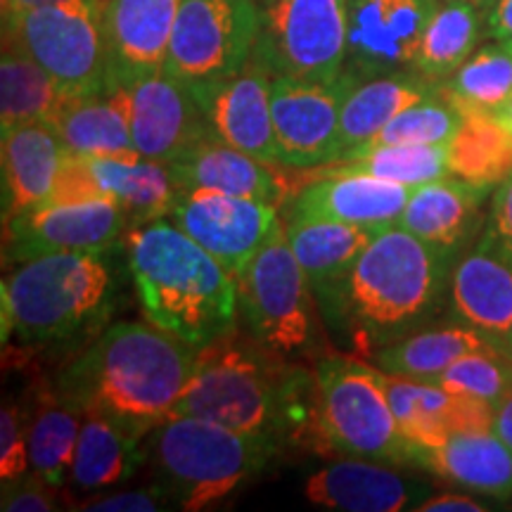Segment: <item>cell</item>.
<instances>
[{
    "label": "cell",
    "instance_id": "cell-41",
    "mask_svg": "<svg viewBox=\"0 0 512 512\" xmlns=\"http://www.w3.org/2000/svg\"><path fill=\"white\" fill-rule=\"evenodd\" d=\"M27 415L22 401H3L0 411V479H15L29 472Z\"/></svg>",
    "mask_w": 512,
    "mask_h": 512
},
{
    "label": "cell",
    "instance_id": "cell-22",
    "mask_svg": "<svg viewBox=\"0 0 512 512\" xmlns=\"http://www.w3.org/2000/svg\"><path fill=\"white\" fill-rule=\"evenodd\" d=\"M183 0H105L110 83L131 88L164 69Z\"/></svg>",
    "mask_w": 512,
    "mask_h": 512
},
{
    "label": "cell",
    "instance_id": "cell-21",
    "mask_svg": "<svg viewBox=\"0 0 512 512\" xmlns=\"http://www.w3.org/2000/svg\"><path fill=\"white\" fill-rule=\"evenodd\" d=\"M306 501L337 512H403L418 510L432 496L422 484L377 460L344 458L320 467L304 482Z\"/></svg>",
    "mask_w": 512,
    "mask_h": 512
},
{
    "label": "cell",
    "instance_id": "cell-53",
    "mask_svg": "<svg viewBox=\"0 0 512 512\" xmlns=\"http://www.w3.org/2000/svg\"><path fill=\"white\" fill-rule=\"evenodd\" d=\"M503 43H508V46H510V48H512V41H503Z\"/></svg>",
    "mask_w": 512,
    "mask_h": 512
},
{
    "label": "cell",
    "instance_id": "cell-8",
    "mask_svg": "<svg viewBox=\"0 0 512 512\" xmlns=\"http://www.w3.org/2000/svg\"><path fill=\"white\" fill-rule=\"evenodd\" d=\"M316 375L323 427L335 456L415 463V446L396 422L380 368L361 358L332 354L316 363Z\"/></svg>",
    "mask_w": 512,
    "mask_h": 512
},
{
    "label": "cell",
    "instance_id": "cell-27",
    "mask_svg": "<svg viewBox=\"0 0 512 512\" xmlns=\"http://www.w3.org/2000/svg\"><path fill=\"white\" fill-rule=\"evenodd\" d=\"M486 192L489 190L458 176L418 185L411 190L399 226L434 247L456 254L467 235L477 228Z\"/></svg>",
    "mask_w": 512,
    "mask_h": 512
},
{
    "label": "cell",
    "instance_id": "cell-33",
    "mask_svg": "<svg viewBox=\"0 0 512 512\" xmlns=\"http://www.w3.org/2000/svg\"><path fill=\"white\" fill-rule=\"evenodd\" d=\"M147 463L145 439L126 432L102 415H86L72 463L74 489L91 494L128 482Z\"/></svg>",
    "mask_w": 512,
    "mask_h": 512
},
{
    "label": "cell",
    "instance_id": "cell-3",
    "mask_svg": "<svg viewBox=\"0 0 512 512\" xmlns=\"http://www.w3.org/2000/svg\"><path fill=\"white\" fill-rule=\"evenodd\" d=\"M128 273L152 325L204 347L238 323V280L176 223L157 219L124 235Z\"/></svg>",
    "mask_w": 512,
    "mask_h": 512
},
{
    "label": "cell",
    "instance_id": "cell-29",
    "mask_svg": "<svg viewBox=\"0 0 512 512\" xmlns=\"http://www.w3.org/2000/svg\"><path fill=\"white\" fill-rule=\"evenodd\" d=\"M24 415H27L31 470L38 472L50 486L60 489L72 475L76 444L86 415L72 401L64 399L50 382H38L29 389Z\"/></svg>",
    "mask_w": 512,
    "mask_h": 512
},
{
    "label": "cell",
    "instance_id": "cell-15",
    "mask_svg": "<svg viewBox=\"0 0 512 512\" xmlns=\"http://www.w3.org/2000/svg\"><path fill=\"white\" fill-rule=\"evenodd\" d=\"M439 5V0H349V72L363 81L413 67Z\"/></svg>",
    "mask_w": 512,
    "mask_h": 512
},
{
    "label": "cell",
    "instance_id": "cell-4",
    "mask_svg": "<svg viewBox=\"0 0 512 512\" xmlns=\"http://www.w3.org/2000/svg\"><path fill=\"white\" fill-rule=\"evenodd\" d=\"M105 252H60L24 261L3 280V344L72 342L112 316L117 273Z\"/></svg>",
    "mask_w": 512,
    "mask_h": 512
},
{
    "label": "cell",
    "instance_id": "cell-20",
    "mask_svg": "<svg viewBox=\"0 0 512 512\" xmlns=\"http://www.w3.org/2000/svg\"><path fill=\"white\" fill-rule=\"evenodd\" d=\"M131 133L138 155L171 162L185 147L211 136L200 102L164 72L143 76L131 86Z\"/></svg>",
    "mask_w": 512,
    "mask_h": 512
},
{
    "label": "cell",
    "instance_id": "cell-23",
    "mask_svg": "<svg viewBox=\"0 0 512 512\" xmlns=\"http://www.w3.org/2000/svg\"><path fill=\"white\" fill-rule=\"evenodd\" d=\"M67 145L53 121L3 131V221L48 202Z\"/></svg>",
    "mask_w": 512,
    "mask_h": 512
},
{
    "label": "cell",
    "instance_id": "cell-5",
    "mask_svg": "<svg viewBox=\"0 0 512 512\" xmlns=\"http://www.w3.org/2000/svg\"><path fill=\"white\" fill-rule=\"evenodd\" d=\"M145 451L155 482L164 486L174 508L197 512L214 508L266 472L283 448L264 434L171 415L147 434Z\"/></svg>",
    "mask_w": 512,
    "mask_h": 512
},
{
    "label": "cell",
    "instance_id": "cell-13",
    "mask_svg": "<svg viewBox=\"0 0 512 512\" xmlns=\"http://www.w3.org/2000/svg\"><path fill=\"white\" fill-rule=\"evenodd\" d=\"M5 264L19 266L60 252L114 249L131 228L126 211L114 200L79 204H41L3 221Z\"/></svg>",
    "mask_w": 512,
    "mask_h": 512
},
{
    "label": "cell",
    "instance_id": "cell-10",
    "mask_svg": "<svg viewBox=\"0 0 512 512\" xmlns=\"http://www.w3.org/2000/svg\"><path fill=\"white\" fill-rule=\"evenodd\" d=\"M349 0H271L252 57L271 76L335 81L347 69Z\"/></svg>",
    "mask_w": 512,
    "mask_h": 512
},
{
    "label": "cell",
    "instance_id": "cell-28",
    "mask_svg": "<svg viewBox=\"0 0 512 512\" xmlns=\"http://www.w3.org/2000/svg\"><path fill=\"white\" fill-rule=\"evenodd\" d=\"M285 228L292 252L306 273L318 304L344 283L358 256L366 252V247L380 233L377 228L323 219L287 221Z\"/></svg>",
    "mask_w": 512,
    "mask_h": 512
},
{
    "label": "cell",
    "instance_id": "cell-52",
    "mask_svg": "<svg viewBox=\"0 0 512 512\" xmlns=\"http://www.w3.org/2000/svg\"><path fill=\"white\" fill-rule=\"evenodd\" d=\"M505 351L512 356V332H510V339H508V347H505Z\"/></svg>",
    "mask_w": 512,
    "mask_h": 512
},
{
    "label": "cell",
    "instance_id": "cell-47",
    "mask_svg": "<svg viewBox=\"0 0 512 512\" xmlns=\"http://www.w3.org/2000/svg\"><path fill=\"white\" fill-rule=\"evenodd\" d=\"M489 36L496 41H512V0H496V5L486 15Z\"/></svg>",
    "mask_w": 512,
    "mask_h": 512
},
{
    "label": "cell",
    "instance_id": "cell-12",
    "mask_svg": "<svg viewBox=\"0 0 512 512\" xmlns=\"http://www.w3.org/2000/svg\"><path fill=\"white\" fill-rule=\"evenodd\" d=\"M356 81L358 76L349 69L325 83L273 76L271 112L278 166L311 171L337 162L342 107Z\"/></svg>",
    "mask_w": 512,
    "mask_h": 512
},
{
    "label": "cell",
    "instance_id": "cell-1",
    "mask_svg": "<svg viewBox=\"0 0 512 512\" xmlns=\"http://www.w3.org/2000/svg\"><path fill=\"white\" fill-rule=\"evenodd\" d=\"M200 347L157 325L114 323L62 370L55 387L83 415H102L145 439L171 418Z\"/></svg>",
    "mask_w": 512,
    "mask_h": 512
},
{
    "label": "cell",
    "instance_id": "cell-34",
    "mask_svg": "<svg viewBox=\"0 0 512 512\" xmlns=\"http://www.w3.org/2000/svg\"><path fill=\"white\" fill-rule=\"evenodd\" d=\"M456 107L463 114V124L448 143V171L477 188H496L512 174V133L494 112L460 102Z\"/></svg>",
    "mask_w": 512,
    "mask_h": 512
},
{
    "label": "cell",
    "instance_id": "cell-38",
    "mask_svg": "<svg viewBox=\"0 0 512 512\" xmlns=\"http://www.w3.org/2000/svg\"><path fill=\"white\" fill-rule=\"evenodd\" d=\"M337 166L408 185V188H418V185L451 174L448 145H373Z\"/></svg>",
    "mask_w": 512,
    "mask_h": 512
},
{
    "label": "cell",
    "instance_id": "cell-35",
    "mask_svg": "<svg viewBox=\"0 0 512 512\" xmlns=\"http://www.w3.org/2000/svg\"><path fill=\"white\" fill-rule=\"evenodd\" d=\"M64 95L53 76L22 50L3 46L0 60V131L29 121H53Z\"/></svg>",
    "mask_w": 512,
    "mask_h": 512
},
{
    "label": "cell",
    "instance_id": "cell-26",
    "mask_svg": "<svg viewBox=\"0 0 512 512\" xmlns=\"http://www.w3.org/2000/svg\"><path fill=\"white\" fill-rule=\"evenodd\" d=\"M131 117V88L110 83L98 93L64 98L53 124L72 152L140 157L133 145Z\"/></svg>",
    "mask_w": 512,
    "mask_h": 512
},
{
    "label": "cell",
    "instance_id": "cell-46",
    "mask_svg": "<svg viewBox=\"0 0 512 512\" xmlns=\"http://www.w3.org/2000/svg\"><path fill=\"white\" fill-rule=\"evenodd\" d=\"M486 505L465 494H439L420 503L415 512H484Z\"/></svg>",
    "mask_w": 512,
    "mask_h": 512
},
{
    "label": "cell",
    "instance_id": "cell-39",
    "mask_svg": "<svg viewBox=\"0 0 512 512\" xmlns=\"http://www.w3.org/2000/svg\"><path fill=\"white\" fill-rule=\"evenodd\" d=\"M463 124V114L444 86L430 98L415 102L382 128L373 145H448ZM370 145V147H373Z\"/></svg>",
    "mask_w": 512,
    "mask_h": 512
},
{
    "label": "cell",
    "instance_id": "cell-30",
    "mask_svg": "<svg viewBox=\"0 0 512 512\" xmlns=\"http://www.w3.org/2000/svg\"><path fill=\"white\" fill-rule=\"evenodd\" d=\"M415 463L446 482L491 498L512 496V448L491 432L456 434Z\"/></svg>",
    "mask_w": 512,
    "mask_h": 512
},
{
    "label": "cell",
    "instance_id": "cell-43",
    "mask_svg": "<svg viewBox=\"0 0 512 512\" xmlns=\"http://www.w3.org/2000/svg\"><path fill=\"white\" fill-rule=\"evenodd\" d=\"M55 486H50L38 472H24L15 479H5L0 486V510L3 512H53L57 510Z\"/></svg>",
    "mask_w": 512,
    "mask_h": 512
},
{
    "label": "cell",
    "instance_id": "cell-37",
    "mask_svg": "<svg viewBox=\"0 0 512 512\" xmlns=\"http://www.w3.org/2000/svg\"><path fill=\"white\" fill-rule=\"evenodd\" d=\"M444 91L460 105L496 112L512 98V48L498 41L477 50L448 79Z\"/></svg>",
    "mask_w": 512,
    "mask_h": 512
},
{
    "label": "cell",
    "instance_id": "cell-16",
    "mask_svg": "<svg viewBox=\"0 0 512 512\" xmlns=\"http://www.w3.org/2000/svg\"><path fill=\"white\" fill-rule=\"evenodd\" d=\"M382 380L403 437L415 446V460L422 451L439 448L456 434L494 430L496 406L479 396L451 392L437 382L413 380L384 370Z\"/></svg>",
    "mask_w": 512,
    "mask_h": 512
},
{
    "label": "cell",
    "instance_id": "cell-14",
    "mask_svg": "<svg viewBox=\"0 0 512 512\" xmlns=\"http://www.w3.org/2000/svg\"><path fill=\"white\" fill-rule=\"evenodd\" d=\"M169 221L238 278L280 219L275 204L197 188L176 190Z\"/></svg>",
    "mask_w": 512,
    "mask_h": 512
},
{
    "label": "cell",
    "instance_id": "cell-24",
    "mask_svg": "<svg viewBox=\"0 0 512 512\" xmlns=\"http://www.w3.org/2000/svg\"><path fill=\"white\" fill-rule=\"evenodd\" d=\"M268 166L271 164L259 162L223 143L214 133L185 147L181 155L166 162L176 190L211 188L249 197V200L278 204L283 197V185Z\"/></svg>",
    "mask_w": 512,
    "mask_h": 512
},
{
    "label": "cell",
    "instance_id": "cell-44",
    "mask_svg": "<svg viewBox=\"0 0 512 512\" xmlns=\"http://www.w3.org/2000/svg\"><path fill=\"white\" fill-rule=\"evenodd\" d=\"M174 508V501L166 494L164 486L152 482L143 489H128V491H114V494H102L86 498L76 510L83 512H157Z\"/></svg>",
    "mask_w": 512,
    "mask_h": 512
},
{
    "label": "cell",
    "instance_id": "cell-42",
    "mask_svg": "<svg viewBox=\"0 0 512 512\" xmlns=\"http://www.w3.org/2000/svg\"><path fill=\"white\" fill-rule=\"evenodd\" d=\"M93 200H112V197H107L105 190L100 188L88 155L67 150L46 204H79Z\"/></svg>",
    "mask_w": 512,
    "mask_h": 512
},
{
    "label": "cell",
    "instance_id": "cell-51",
    "mask_svg": "<svg viewBox=\"0 0 512 512\" xmlns=\"http://www.w3.org/2000/svg\"><path fill=\"white\" fill-rule=\"evenodd\" d=\"M453 3L472 5V8H477L479 12H484V15H489L491 8H494V5H496V0H453Z\"/></svg>",
    "mask_w": 512,
    "mask_h": 512
},
{
    "label": "cell",
    "instance_id": "cell-45",
    "mask_svg": "<svg viewBox=\"0 0 512 512\" xmlns=\"http://www.w3.org/2000/svg\"><path fill=\"white\" fill-rule=\"evenodd\" d=\"M491 228L512 249V174L498 185L491 202Z\"/></svg>",
    "mask_w": 512,
    "mask_h": 512
},
{
    "label": "cell",
    "instance_id": "cell-17",
    "mask_svg": "<svg viewBox=\"0 0 512 512\" xmlns=\"http://www.w3.org/2000/svg\"><path fill=\"white\" fill-rule=\"evenodd\" d=\"M271 81L268 69L252 57L242 72L192 91L214 136L264 164H278Z\"/></svg>",
    "mask_w": 512,
    "mask_h": 512
},
{
    "label": "cell",
    "instance_id": "cell-7",
    "mask_svg": "<svg viewBox=\"0 0 512 512\" xmlns=\"http://www.w3.org/2000/svg\"><path fill=\"white\" fill-rule=\"evenodd\" d=\"M3 46L22 50L41 64L64 98L110 86L105 0H62L5 15Z\"/></svg>",
    "mask_w": 512,
    "mask_h": 512
},
{
    "label": "cell",
    "instance_id": "cell-18",
    "mask_svg": "<svg viewBox=\"0 0 512 512\" xmlns=\"http://www.w3.org/2000/svg\"><path fill=\"white\" fill-rule=\"evenodd\" d=\"M451 304L463 323L508 347L512 332V249L489 228L451 273Z\"/></svg>",
    "mask_w": 512,
    "mask_h": 512
},
{
    "label": "cell",
    "instance_id": "cell-25",
    "mask_svg": "<svg viewBox=\"0 0 512 512\" xmlns=\"http://www.w3.org/2000/svg\"><path fill=\"white\" fill-rule=\"evenodd\" d=\"M439 83H434L415 69H401L375 79H358L351 88L342 107V121H339V159L361 155L373 145L380 131L403 110L413 107L415 102L430 98L437 93Z\"/></svg>",
    "mask_w": 512,
    "mask_h": 512
},
{
    "label": "cell",
    "instance_id": "cell-19",
    "mask_svg": "<svg viewBox=\"0 0 512 512\" xmlns=\"http://www.w3.org/2000/svg\"><path fill=\"white\" fill-rule=\"evenodd\" d=\"M411 190L408 185L361 171L328 166L316 183H309L292 197L290 221L323 219L382 230L399 223Z\"/></svg>",
    "mask_w": 512,
    "mask_h": 512
},
{
    "label": "cell",
    "instance_id": "cell-40",
    "mask_svg": "<svg viewBox=\"0 0 512 512\" xmlns=\"http://www.w3.org/2000/svg\"><path fill=\"white\" fill-rule=\"evenodd\" d=\"M430 382L451 392L479 396L498 408L512 394V356L508 351H475L453 361Z\"/></svg>",
    "mask_w": 512,
    "mask_h": 512
},
{
    "label": "cell",
    "instance_id": "cell-6",
    "mask_svg": "<svg viewBox=\"0 0 512 512\" xmlns=\"http://www.w3.org/2000/svg\"><path fill=\"white\" fill-rule=\"evenodd\" d=\"M292 368L294 363L256 342L249 330L230 328L200 347L195 373L171 415H192L230 430L264 434L280 446Z\"/></svg>",
    "mask_w": 512,
    "mask_h": 512
},
{
    "label": "cell",
    "instance_id": "cell-48",
    "mask_svg": "<svg viewBox=\"0 0 512 512\" xmlns=\"http://www.w3.org/2000/svg\"><path fill=\"white\" fill-rule=\"evenodd\" d=\"M494 432L512 448V394L496 408Z\"/></svg>",
    "mask_w": 512,
    "mask_h": 512
},
{
    "label": "cell",
    "instance_id": "cell-9",
    "mask_svg": "<svg viewBox=\"0 0 512 512\" xmlns=\"http://www.w3.org/2000/svg\"><path fill=\"white\" fill-rule=\"evenodd\" d=\"M238 302L256 342L280 356L304 354L313 344V299L283 221L256 249L238 278Z\"/></svg>",
    "mask_w": 512,
    "mask_h": 512
},
{
    "label": "cell",
    "instance_id": "cell-50",
    "mask_svg": "<svg viewBox=\"0 0 512 512\" xmlns=\"http://www.w3.org/2000/svg\"><path fill=\"white\" fill-rule=\"evenodd\" d=\"M494 114H496V119L501 121V124L512 133V98H510L508 102H505L503 107H498V110H496Z\"/></svg>",
    "mask_w": 512,
    "mask_h": 512
},
{
    "label": "cell",
    "instance_id": "cell-31",
    "mask_svg": "<svg viewBox=\"0 0 512 512\" xmlns=\"http://www.w3.org/2000/svg\"><path fill=\"white\" fill-rule=\"evenodd\" d=\"M475 351H505L494 339L467 323H444L415 330L375 351V366L384 373L413 377V380H434L453 361Z\"/></svg>",
    "mask_w": 512,
    "mask_h": 512
},
{
    "label": "cell",
    "instance_id": "cell-32",
    "mask_svg": "<svg viewBox=\"0 0 512 512\" xmlns=\"http://www.w3.org/2000/svg\"><path fill=\"white\" fill-rule=\"evenodd\" d=\"M88 162L105 195L126 211L131 228L169 219L176 200V185L166 164L147 157L107 155H88Z\"/></svg>",
    "mask_w": 512,
    "mask_h": 512
},
{
    "label": "cell",
    "instance_id": "cell-11",
    "mask_svg": "<svg viewBox=\"0 0 512 512\" xmlns=\"http://www.w3.org/2000/svg\"><path fill=\"white\" fill-rule=\"evenodd\" d=\"M259 24L254 0H183L162 72L190 93L228 79L252 60Z\"/></svg>",
    "mask_w": 512,
    "mask_h": 512
},
{
    "label": "cell",
    "instance_id": "cell-2",
    "mask_svg": "<svg viewBox=\"0 0 512 512\" xmlns=\"http://www.w3.org/2000/svg\"><path fill=\"white\" fill-rule=\"evenodd\" d=\"M451 252L411 230L382 228L344 283L320 302L323 316L347 332L358 354H375L425 325L451 290Z\"/></svg>",
    "mask_w": 512,
    "mask_h": 512
},
{
    "label": "cell",
    "instance_id": "cell-36",
    "mask_svg": "<svg viewBox=\"0 0 512 512\" xmlns=\"http://www.w3.org/2000/svg\"><path fill=\"white\" fill-rule=\"evenodd\" d=\"M484 12L465 3L446 0L434 12L415 55L413 69L434 83L451 79L477 48Z\"/></svg>",
    "mask_w": 512,
    "mask_h": 512
},
{
    "label": "cell",
    "instance_id": "cell-49",
    "mask_svg": "<svg viewBox=\"0 0 512 512\" xmlns=\"http://www.w3.org/2000/svg\"><path fill=\"white\" fill-rule=\"evenodd\" d=\"M62 3V0H3V17L17 15V12H27L36 8H46V5Z\"/></svg>",
    "mask_w": 512,
    "mask_h": 512
}]
</instances>
